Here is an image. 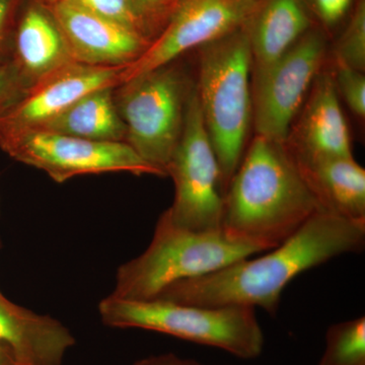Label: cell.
Segmentation results:
<instances>
[{"label": "cell", "mask_w": 365, "mask_h": 365, "mask_svg": "<svg viewBox=\"0 0 365 365\" xmlns=\"http://www.w3.org/2000/svg\"><path fill=\"white\" fill-rule=\"evenodd\" d=\"M365 246V220L319 211L277 248L260 258L242 259L220 270L180 281L155 299L200 307H261L271 316L284 288L300 274Z\"/></svg>", "instance_id": "obj_1"}, {"label": "cell", "mask_w": 365, "mask_h": 365, "mask_svg": "<svg viewBox=\"0 0 365 365\" xmlns=\"http://www.w3.org/2000/svg\"><path fill=\"white\" fill-rule=\"evenodd\" d=\"M319 211L285 143L255 135L223 196L222 232L263 253Z\"/></svg>", "instance_id": "obj_2"}, {"label": "cell", "mask_w": 365, "mask_h": 365, "mask_svg": "<svg viewBox=\"0 0 365 365\" xmlns=\"http://www.w3.org/2000/svg\"><path fill=\"white\" fill-rule=\"evenodd\" d=\"M196 91L220 169L223 196L252 123V53L245 26L198 48Z\"/></svg>", "instance_id": "obj_3"}, {"label": "cell", "mask_w": 365, "mask_h": 365, "mask_svg": "<svg viewBox=\"0 0 365 365\" xmlns=\"http://www.w3.org/2000/svg\"><path fill=\"white\" fill-rule=\"evenodd\" d=\"M107 326L143 329L227 351L237 359L260 356L263 330L251 307H200L169 300H126L108 297L98 306Z\"/></svg>", "instance_id": "obj_4"}, {"label": "cell", "mask_w": 365, "mask_h": 365, "mask_svg": "<svg viewBox=\"0 0 365 365\" xmlns=\"http://www.w3.org/2000/svg\"><path fill=\"white\" fill-rule=\"evenodd\" d=\"M258 254L227 239L222 230L194 232L178 227L167 211L158 218L150 246L118 269L112 297L155 299L180 281L199 277Z\"/></svg>", "instance_id": "obj_5"}, {"label": "cell", "mask_w": 365, "mask_h": 365, "mask_svg": "<svg viewBox=\"0 0 365 365\" xmlns=\"http://www.w3.org/2000/svg\"><path fill=\"white\" fill-rule=\"evenodd\" d=\"M194 90L195 81L179 59L114 88L118 112L126 126L125 143L165 177Z\"/></svg>", "instance_id": "obj_6"}, {"label": "cell", "mask_w": 365, "mask_h": 365, "mask_svg": "<svg viewBox=\"0 0 365 365\" xmlns=\"http://www.w3.org/2000/svg\"><path fill=\"white\" fill-rule=\"evenodd\" d=\"M175 197L167 209L178 227L194 232L222 230L223 193L220 169L195 90L187 109L182 138L167 170Z\"/></svg>", "instance_id": "obj_7"}, {"label": "cell", "mask_w": 365, "mask_h": 365, "mask_svg": "<svg viewBox=\"0 0 365 365\" xmlns=\"http://www.w3.org/2000/svg\"><path fill=\"white\" fill-rule=\"evenodd\" d=\"M326 57L323 35L307 31L280 58L252 71V123L256 135L285 143Z\"/></svg>", "instance_id": "obj_8"}, {"label": "cell", "mask_w": 365, "mask_h": 365, "mask_svg": "<svg viewBox=\"0 0 365 365\" xmlns=\"http://www.w3.org/2000/svg\"><path fill=\"white\" fill-rule=\"evenodd\" d=\"M16 162L43 170L56 182L83 175L129 173L165 177L126 143L88 140L49 131H30L0 140Z\"/></svg>", "instance_id": "obj_9"}, {"label": "cell", "mask_w": 365, "mask_h": 365, "mask_svg": "<svg viewBox=\"0 0 365 365\" xmlns=\"http://www.w3.org/2000/svg\"><path fill=\"white\" fill-rule=\"evenodd\" d=\"M259 2L260 0H180L162 33L138 59L124 69L121 83L242 28Z\"/></svg>", "instance_id": "obj_10"}, {"label": "cell", "mask_w": 365, "mask_h": 365, "mask_svg": "<svg viewBox=\"0 0 365 365\" xmlns=\"http://www.w3.org/2000/svg\"><path fill=\"white\" fill-rule=\"evenodd\" d=\"M126 66H91L73 62L45 78L0 118V140L42 130L79 98L121 83Z\"/></svg>", "instance_id": "obj_11"}, {"label": "cell", "mask_w": 365, "mask_h": 365, "mask_svg": "<svg viewBox=\"0 0 365 365\" xmlns=\"http://www.w3.org/2000/svg\"><path fill=\"white\" fill-rule=\"evenodd\" d=\"M47 7L78 63L128 66L151 44L138 33L91 13L72 0H54Z\"/></svg>", "instance_id": "obj_12"}, {"label": "cell", "mask_w": 365, "mask_h": 365, "mask_svg": "<svg viewBox=\"0 0 365 365\" xmlns=\"http://www.w3.org/2000/svg\"><path fill=\"white\" fill-rule=\"evenodd\" d=\"M292 157H351L349 128L336 88L333 69L324 67L288 131Z\"/></svg>", "instance_id": "obj_13"}, {"label": "cell", "mask_w": 365, "mask_h": 365, "mask_svg": "<svg viewBox=\"0 0 365 365\" xmlns=\"http://www.w3.org/2000/svg\"><path fill=\"white\" fill-rule=\"evenodd\" d=\"M73 62L63 33L49 9L35 0L23 4L9 64L26 93Z\"/></svg>", "instance_id": "obj_14"}, {"label": "cell", "mask_w": 365, "mask_h": 365, "mask_svg": "<svg viewBox=\"0 0 365 365\" xmlns=\"http://www.w3.org/2000/svg\"><path fill=\"white\" fill-rule=\"evenodd\" d=\"M76 340L51 317L16 306L0 292V345L23 365H60Z\"/></svg>", "instance_id": "obj_15"}, {"label": "cell", "mask_w": 365, "mask_h": 365, "mask_svg": "<svg viewBox=\"0 0 365 365\" xmlns=\"http://www.w3.org/2000/svg\"><path fill=\"white\" fill-rule=\"evenodd\" d=\"M294 158L321 211L365 220V170L353 155Z\"/></svg>", "instance_id": "obj_16"}, {"label": "cell", "mask_w": 365, "mask_h": 365, "mask_svg": "<svg viewBox=\"0 0 365 365\" xmlns=\"http://www.w3.org/2000/svg\"><path fill=\"white\" fill-rule=\"evenodd\" d=\"M302 0H260L245 25L252 53V71L270 66L309 31Z\"/></svg>", "instance_id": "obj_17"}, {"label": "cell", "mask_w": 365, "mask_h": 365, "mask_svg": "<svg viewBox=\"0 0 365 365\" xmlns=\"http://www.w3.org/2000/svg\"><path fill=\"white\" fill-rule=\"evenodd\" d=\"M114 88H103L79 98L42 130L104 143H125L126 126L118 112Z\"/></svg>", "instance_id": "obj_18"}, {"label": "cell", "mask_w": 365, "mask_h": 365, "mask_svg": "<svg viewBox=\"0 0 365 365\" xmlns=\"http://www.w3.org/2000/svg\"><path fill=\"white\" fill-rule=\"evenodd\" d=\"M319 365H365V318L329 327Z\"/></svg>", "instance_id": "obj_19"}, {"label": "cell", "mask_w": 365, "mask_h": 365, "mask_svg": "<svg viewBox=\"0 0 365 365\" xmlns=\"http://www.w3.org/2000/svg\"><path fill=\"white\" fill-rule=\"evenodd\" d=\"M334 63L365 71V2L359 0L349 25L334 50Z\"/></svg>", "instance_id": "obj_20"}, {"label": "cell", "mask_w": 365, "mask_h": 365, "mask_svg": "<svg viewBox=\"0 0 365 365\" xmlns=\"http://www.w3.org/2000/svg\"><path fill=\"white\" fill-rule=\"evenodd\" d=\"M72 1L91 13L130 29L153 42L148 29L134 11L129 0H72Z\"/></svg>", "instance_id": "obj_21"}, {"label": "cell", "mask_w": 365, "mask_h": 365, "mask_svg": "<svg viewBox=\"0 0 365 365\" xmlns=\"http://www.w3.org/2000/svg\"><path fill=\"white\" fill-rule=\"evenodd\" d=\"M334 79L338 95L344 98L355 116L365 118V78L364 72L343 64L334 63Z\"/></svg>", "instance_id": "obj_22"}, {"label": "cell", "mask_w": 365, "mask_h": 365, "mask_svg": "<svg viewBox=\"0 0 365 365\" xmlns=\"http://www.w3.org/2000/svg\"><path fill=\"white\" fill-rule=\"evenodd\" d=\"M134 11L143 21L151 40L162 33L176 11L179 0H129Z\"/></svg>", "instance_id": "obj_23"}, {"label": "cell", "mask_w": 365, "mask_h": 365, "mask_svg": "<svg viewBox=\"0 0 365 365\" xmlns=\"http://www.w3.org/2000/svg\"><path fill=\"white\" fill-rule=\"evenodd\" d=\"M21 6L23 0H0V66L11 63Z\"/></svg>", "instance_id": "obj_24"}, {"label": "cell", "mask_w": 365, "mask_h": 365, "mask_svg": "<svg viewBox=\"0 0 365 365\" xmlns=\"http://www.w3.org/2000/svg\"><path fill=\"white\" fill-rule=\"evenodd\" d=\"M26 91L11 64L0 66V118L11 109Z\"/></svg>", "instance_id": "obj_25"}, {"label": "cell", "mask_w": 365, "mask_h": 365, "mask_svg": "<svg viewBox=\"0 0 365 365\" xmlns=\"http://www.w3.org/2000/svg\"><path fill=\"white\" fill-rule=\"evenodd\" d=\"M352 0H313L314 9L327 25H334L347 13Z\"/></svg>", "instance_id": "obj_26"}, {"label": "cell", "mask_w": 365, "mask_h": 365, "mask_svg": "<svg viewBox=\"0 0 365 365\" xmlns=\"http://www.w3.org/2000/svg\"><path fill=\"white\" fill-rule=\"evenodd\" d=\"M136 365H204L194 360L182 359L174 354L160 355L141 360Z\"/></svg>", "instance_id": "obj_27"}, {"label": "cell", "mask_w": 365, "mask_h": 365, "mask_svg": "<svg viewBox=\"0 0 365 365\" xmlns=\"http://www.w3.org/2000/svg\"><path fill=\"white\" fill-rule=\"evenodd\" d=\"M0 365H23L18 361L11 349L0 345Z\"/></svg>", "instance_id": "obj_28"}, {"label": "cell", "mask_w": 365, "mask_h": 365, "mask_svg": "<svg viewBox=\"0 0 365 365\" xmlns=\"http://www.w3.org/2000/svg\"><path fill=\"white\" fill-rule=\"evenodd\" d=\"M35 1L39 2V4H43V6H49L50 4H52L54 0H35Z\"/></svg>", "instance_id": "obj_29"}, {"label": "cell", "mask_w": 365, "mask_h": 365, "mask_svg": "<svg viewBox=\"0 0 365 365\" xmlns=\"http://www.w3.org/2000/svg\"><path fill=\"white\" fill-rule=\"evenodd\" d=\"M179 2H180V0H179Z\"/></svg>", "instance_id": "obj_30"}]
</instances>
